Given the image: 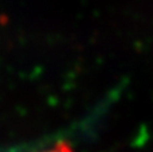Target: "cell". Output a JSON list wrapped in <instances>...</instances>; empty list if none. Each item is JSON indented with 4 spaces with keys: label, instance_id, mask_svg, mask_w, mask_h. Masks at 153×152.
<instances>
[{
    "label": "cell",
    "instance_id": "obj_1",
    "mask_svg": "<svg viewBox=\"0 0 153 152\" xmlns=\"http://www.w3.org/2000/svg\"><path fill=\"white\" fill-rule=\"evenodd\" d=\"M38 152H74V150H73L67 143L59 142V143H56L55 145H53V147L47 148V150H42V151H38Z\"/></svg>",
    "mask_w": 153,
    "mask_h": 152
}]
</instances>
